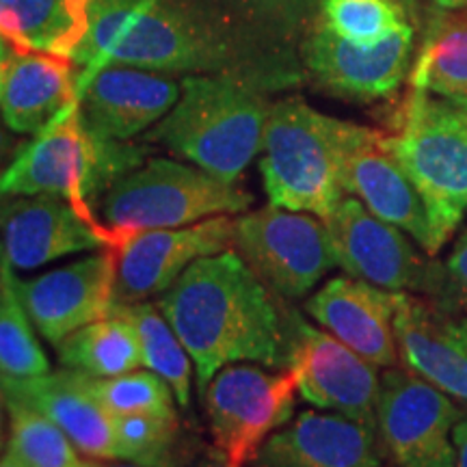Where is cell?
Listing matches in <instances>:
<instances>
[{
	"label": "cell",
	"mask_w": 467,
	"mask_h": 467,
	"mask_svg": "<svg viewBox=\"0 0 467 467\" xmlns=\"http://www.w3.org/2000/svg\"><path fill=\"white\" fill-rule=\"evenodd\" d=\"M76 87L109 63L162 74L234 76L266 93L306 80L296 46L265 42L197 0H91Z\"/></svg>",
	"instance_id": "cell-1"
},
{
	"label": "cell",
	"mask_w": 467,
	"mask_h": 467,
	"mask_svg": "<svg viewBox=\"0 0 467 467\" xmlns=\"http://www.w3.org/2000/svg\"><path fill=\"white\" fill-rule=\"evenodd\" d=\"M156 303L189 350L200 389L230 364L285 368L282 299L234 249L192 262Z\"/></svg>",
	"instance_id": "cell-2"
},
{
	"label": "cell",
	"mask_w": 467,
	"mask_h": 467,
	"mask_svg": "<svg viewBox=\"0 0 467 467\" xmlns=\"http://www.w3.org/2000/svg\"><path fill=\"white\" fill-rule=\"evenodd\" d=\"M271 93L234 76H184L173 109L145 134L203 171L236 182L262 151Z\"/></svg>",
	"instance_id": "cell-3"
},
{
	"label": "cell",
	"mask_w": 467,
	"mask_h": 467,
	"mask_svg": "<svg viewBox=\"0 0 467 467\" xmlns=\"http://www.w3.org/2000/svg\"><path fill=\"white\" fill-rule=\"evenodd\" d=\"M383 143L416 186L440 254L467 213V109L409 87Z\"/></svg>",
	"instance_id": "cell-4"
},
{
	"label": "cell",
	"mask_w": 467,
	"mask_h": 467,
	"mask_svg": "<svg viewBox=\"0 0 467 467\" xmlns=\"http://www.w3.org/2000/svg\"><path fill=\"white\" fill-rule=\"evenodd\" d=\"M145 161V145L91 132L76 100L11 159L0 173V195H52L98 214L96 203Z\"/></svg>",
	"instance_id": "cell-5"
},
{
	"label": "cell",
	"mask_w": 467,
	"mask_h": 467,
	"mask_svg": "<svg viewBox=\"0 0 467 467\" xmlns=\"http://www.w3.org/2000/svg\"><path fill=\"white\" fill-rule=\"evenodd\" d=\"M348 121L312 109L303 98L273 102L260 173L273 206L327 219L344 197L340 165Z\"/></svg>",
	"instance_id": "cell-6"
},
{
	"label": "cell",
	"mask_w": 467,
	"mask_h": 467,
	"mask_svg": "<svg viewBox=\"0 0 467 467\" xmlns=\"http://www.w3.org/2000/svg\"><path fill=\"white\" fill-rule=\"evenodd\" d=\"M254 203L243 186L225 182L191 162L148 159L110 189L100 219L113 234V247L132 234L173 230L221 214H243Z\"/></svg>",
	"instance_id": "cell-7"
},
{
	"label": "cell",
	"mask_w": 467,
	"mask_h": 467,
	"mask_svg": "<svg viewBox=\"0 0 467 467\" xmlns=\"http://www.w3.org/2000/svg\"><path fill=\"white\" fill-rule=\"evenodd\" d=\"M344 273L389 292H413L459 303L448 268L413 247L399 227L385 223L355 197L344 195L323 219Z\"/></svg>",
	"instance_id": "cell-8"
},
{
	"label": "cell",
	"mask_w": 467,
	"mask_h": 467,
	"mask_svg": "<svg viewBox=\"0 0 467 467\" xmlns=\"http://www.w3.org/2000/svg\"><path fill=\"white\" fill-rule=\"evenodd\" d=\"M232 249L284 301L309 295L337 266L323 219L273 203L238 214Z\"/></svg>",
	"instance_id": "cell-9"
},
{
	"label": "cell",
	"mask_w": 467,
	"mask_h": 467,
	"mask_svg": "<svg viewBox=\"0 0 467 467\" xmlns=\"http://www.w3.org/2000/svg\"><path fill=\"white\" fill-rule=\"evenodd\" d=\"M202 392L214 448L227 463L244 467L268 435L290 422L299 388L290 368L271 372L241 361L221 368Z\"/></svg>",
	"instance_id": "cell-10"
},
{
	"label": "cell",
	"mask_w": 467,
	"mask_h": 467,
	"mask_svg": "<svg viewBox=\"0 0 467 467\" xmlns=\"http://www.w3.org/2000/svg\"><path fill=\"white\" fill-rule=\"evenodd\" d=\"M284 303V299H282ZM285 368L296 377L299 394L320 411H334L377 426L381 377L377 366L325 331L285 309Z\"/></svg>",
	"instance_id": "cell-11"
},
{
	"label": "cell",
	"mask_w": 467,
	"mask_h": 467,
	"mask_svg": "<svg viewBox=\"0 0 467 467\" xmlns=\"http://www.w3.org/2000/svg\"><path fill=\"white\" fill-rule=\"evenodd\" d=\"M463 411L407 368H388L377 400L383 454L399 467H454L452 429Z\"/></svg>",
	"instance_id": "cell-12"
},
{
	"label": "cell",
	"mask_w": 467,
	"mask_h": 467,
	"mask_svg": "<svg viewBox=\"0 0 467 467\" xmlns=\"http://www.w3.org/2000/svg\"><path fill=\"white\" fill-rule=\"evenodd\" d=\"M413 26L377 46H358L314 20L299 44L306 78L329 96L375 102L394 96L411 69Z\"/></svg>",
	"instance_id": "cell-13"
},
{
	"label": "cell",
	"mask_w": 467,
	"mask_h": 467,
	"mask_svg": "<svg viewBox=\"0 0 467 467\" xmlns=\"http://www.w3.org/2000/svg\"><path fill=\"white\" fill-rule=\"evenodd\" d=\"M113 234L98 214L52 195H0V260L35 271L67 255L110 249Z\"/></svg>",
	"instance_id": "cell-14"
},
{
	"label": "cell",
	"mask_w": 467,
	"mask_h": 467,
	"mask_svg": "<svg viewBox=\"0 0 467 467\" xmlns=\"http://www.w3.org/2000/svg\"><path fill=\"white\" fill-rule=\"evenodd\" d=\"M236 217L132 234L113 249L117 255L115 303H139L171 288L192 262L234 247Z\"/></svg>",
	"instance_id": "cell-15"
},
{
	"label": "cell",
	"mask_w": 467,
	"mask_h": 467,
	"mask_svg": "<svg viewBox=\"0 0 467 467\" xmlns=\"http://www.w3.org/2000/svg\"><path fill=\"white\" fill-rule=\"evenodd\" d=\"M115 282V251L98 249L33 279L16 277V288L37 334L57 347L80 327L110 317Z\"/></svg>",
	"instance_id": "cell-16"
},
{
	"label": "cell",
	"mask_w": 467,
	"mask_h": 467,
	"mask_svg": "<svg viewBox=\"0 0 467 467\" xmlns=\"http://www.w3.org/2000/svg\"><path fill=\"white\" fill-rule=\"evenodd\" d=\"M394 334L407 370L467 405V317L459 303L396 292Z\"/></svg>",
	"instance_id": "cell-17"
},
{
	"label": "cell",
	"mask_w": 467,
	"mask_h": 467,
	"mask_svg": "<svg viewBox=\"0 0 467 467\" xmlns=\"http://www.w3.org/2000/svg\"><path fill=\"white\" fill-rule=\"evenodd\" d=\"M344 195L355 197L385 223L413 236L429 255H435L429 214L416 186L383 143V130L350 124L340 165Z\"/></svg>",
	"instance_id": "cell-18"
},
{
	"label": "cell",
	"mask_w": 467,
	"mask_h": 467,
	"mask_svg": "<svg viewBox=\"0 0 467 467\" xmlns=\"http://www.w3.org/2000/svg\"><path fill=\"white\" fill-rule=\"evenodd\" d=\"M180 98L171 74L109 63L78 83V109L98 137L132 141L165 117Z\"/></svg>",
	"instance_id": "cell-19"
},
{
	"label": "cell",
	"mask_w": 467,
	"mask_h": 467,
	"mask_svg": "<svg viewBox=\"0 0 467 467\" xmlns=\"http://www.w3.org/2000/svg\"><path fill=\"white\" fill-rule=\"evenodd\" d=\"M375 424L334 411H301L268 435L251 467H381Z\"/></svg>",
	"instance_id": "cell-20"
},
{
	"label": "cell",
	"mask_w": 467,
	"mask_h": 467,
	"mask_svg": "<svg viewBox=\"0 0 467 467\" xmlns=\"http://www.w3.org/2000/svg\"><path fill=\"white\" fill-rule=\"evenodd\" d=\"M74 58L0 39V119L16 134H37L78 100Z\"/></svg>",
	"instance_id": "cell-21"
},
{
	"label": "cell",
	"mask_w": 467,
	"mask_h": 467,
	"mask_svg": "<svg viewBox=\"0 0 467 467\" xmlns=\"http://www.w3.org/2000/svg\"><path fill=\"white\" fill-rule=\"evenodd\" d=\"M306 312L372 366H399L394 334L396 292L340 275L309 296Z\"/></svg>",
	"instance_id": "cell-22"
},
{
	"label": "cell",
	"mask_w": 467,
	"mask_h": 467,
	"mask_svg": "<svg viewBox=\"0 0 467 467\" xmlns=\"http://www.w3.org/2000/svg\"><path fill=\"white\" fill-rule=\"evenodd\" d=\"M0 383L5 396L25 400L48 416L80 454L98 461H115L113 418L93 396L83 372L63 368L20 381L0 377Z\"/></svg>",
	"instance_id": "cell-23"
},
{
	"label": "cell",
	"mask_w": 467,
	"mask_h": 467,
	"mask_svg": "<svg viewBox=\"0 0 467 467\" xmlns=\"http://www.w3.org/2000/svg\"><path fill=\"white\" fill-rule=\"evenodd\" d=\"M91 0H0V39L74 58L89 31Z\"/></svg>",
	"instance_id": "cell-24"
},
{
	"label": "cell",
	"mask_w": 467,
	"mask_h": 467,
	"mask_svg": "<svg viewBox=\"0 0 467 467\" xmlns=\"http://www.w3.org/2000/svg\"><path fill=\"white\" fill-rule=\"evenodd\" d=\"M409 87L459 100L467 96V11L426 14L422 42L409 69Z\"/></svg>",
	"instance_id": "cell-25"
},
{
	"label": "cell",
	"mask_w": 467,
	"mask_h": 467,
	"mask_svg": "<svg viewBox=\"0 0 467 467\" xmlns=\"http://www.w3.org/2000/svg\"><path fill=\"white\" fill-rule=\"evenodd\" d=\"M55 350L63 368L96 379L117 377L143 368L141 347L132 325L113 312L63 337Z\"/></svg>",
	"instance_id": "cell-26"
},
{
	"label": "cell",
	"mask_w": 467,
	"mask_h": 467,
	"mask_svg": "<svg viewBox=\"0 0 467 467\" xmlns=\"http://www.w3.org/2000/svg\"><path fill=\"white\" fill-rule=\"evenodd\" d=\"M113 314L132 325L141 347L143 366L171 385L180 407H189L195 364L171 323L161 312L159 303H115Z\"/></svg>",
	"instance_id": "cell-27"
},
{
	"label": "cell",
	"mask_w": 467,
	"mask_h": 467,
	"mask_svg": "<svg viewBox=\"0 0 467 467\" xmlns=\"http://www.w3.org/2000/svg\"><path fill=\"white\" fill-rule=\"evenodd\" d=\"M241 31L265 42L296 46L317 20L320 0H197Z\"/></svg>",
	"instance_id": "cell-28"
},
{
	"label": "cell",
	"mask_w": 467,
	"mask_h": 467,
	"mask_svg": "<svg viewBox=\"0 0 467 467\" xmlns=\"http://www.w3.org/2000/svg\"><path fill=\"white\" fill-rule=\"evenodd\" d=\"M50 372L37 329L16 288V271L0 260V377L33 379Z\"/></svg>",
	"instance_id": "cell-29"
},
{
	"label": "cell",
	"mask_w": 467,
	"mask_h": 467,
	"mask_svg": "<svg viewBox=\"0 0 467 467\" xmlns=\"http://www.w3.org/2000/svg\"><path fill=\"white\" fill-rule=\"evenodd\" d=\"M7 399V451L25 467H76L83 461L69 437L25 400Z\"/></svg>",
	"instance_id": "cell-30"
},
{
	"label": "cell",
	"mask_w": 467,
	"mask_h": 467,
	"mask_svg": "<svg viewBox=\"0 0 467 467\" xmlns=\"http://www.w3.org/2000/svg\"><path fill=\"white\" fill-rule=\"evenodd\" d=\"M317 17L358 46H377L411 26L400 0H320Z\"/></svg>",
	"instance_id": "cell-31"
},
{
	"label": "cell",
	"mask_w": 467,
	"mask_h": 467,
	"mask_svg": "<svg viewBox=\"0 0 467 467\" xmlns=\"http://www.w3.org/2000/svg\"><path fill=\"white\" fill-rule=\"evenodd\" d=\"M87 385L110 418L117 416H173L175 394L165 379L151 370H132L124 375L96 379L87 377Z\"/></svg>",
	"instance_id": "cell-32"
},
{
	"label": "cell",
	"mask_w": 467,
	"mask_h": 467,
	"mask_svg": "<svg viewBox=\"0 0 467 467\" xmlns=\"http://www.w3.org/2000/svg\"><path fill=\"white\" fill-rule=\"evenodd\" d=\"M115 461L139 467H171L178 446V413L173 416L113 418Z\"/></svg>",
	"instance_id": "cell-33"
},
{
	"label": "cell",
	"mask_w": 467,
	"mask_h": 467,
	"mask_svg": "<svg viewBox=\"0 0 467 467\" xmlns=\"http://www.w3.org/2000/svg\"><path fill=\"white\" fill-rule=\"evenodd\" d=\"M446 268L448 275H451L454 296H457L459 306L467 312V230L454 243L451 255H448Z\"/></svg>",
	"instance_id": "cell-34"
},
{
	"label": "cell",
	"mask_w": 467,
	"mask_h": 467,
	"mask_svg": "<svg viewBox=\"0 0 467 467\" xmlns=\"http://www.w3.org/2000/svg\"><path fill=\"white\" fill-rule=\"evenodd\" d=\"M454 467H467V418L459 420L452 429Z\"/></svg>",
	"instance_id": "cell-35"
},
{
	"label": "cell",
	"mask_w": 467,
	"mask_h": 467,
	"mask_svg": "<svg viewBox=\"0 0 467 467\" xmlns=\"http://www.w3.org/2000/svg\"><path fill=\"white\" fill-rule=\"evenodd\" d=\"M7 418V399H5L3 383H0V454H3L5 446H7V431H5V420Z\"/></svg>",
	"instance_id": "cell-36"
},
{
	"label": "cell",
	"mask_w": 467,
	"mask_h": 467,
	"mask_svg": "<svg viewBox=\"0 0 467 467\" xmlns=\"http://www.w3.org/2000/svg\"><path fill=\"white\" fill-rule=\"evenodd\" d=\"M192 467H238V465H232V463H227V461L221 457L219 452H210V454H206V457L203 459H200L197 461L195 465Z\"/></svg>",
	"instance_id": "cell-37"
},
{
	"label": "cell",
	"mask_w": 467,
	"mask_h": 467,
	"mask_svg": "<svg viewBox=\"0 0 467 467\" xmlns=\"http://www.w3.org/2000/svg\"><path fill=\"white\" fill-rule=\"evenodd\" d=\"M433 7L446 11H467V0H431Z\"/></svg>",
	"instance_id": "cell-38"
},
{
	"label": "cell",
	"mask_w": 467,
	"mask_h": 467,
	"mask_svg": "<svg viewBox=\"0 0 467 467\" xmlns=\"http://www.w3.org/2000/svg\"><path fill=\"white\" fill-rule=\"evenodd\" d=\"M0 467H25V465H22L9 451H5L0 454Z\"/></svg>",
	"instance_id": "cell-39"
},
{
	"label": "cell",
	"mask_w": 467,
	"mask_h": 467,
	"mask_svg": "<svg viewBox=\"0 0 467 467\" xmlns=\"http://www.w3.org/2000/svg\"><path fill=\"white\" fill-rule=\"evenodd\" d=\"M402 5H405V9L409 11V16H416L418 11H420V3H422V0H400Z\"/></svg>",
	"instance_id": "cell-40"
},
{
	"label": "cell",
	"mask_w": 467,
	"mask_h": 467,
	"mask_svg": "<svg viewBox=\"0 0 467 467\" xmlns=\"http://www.w3.org/2000/svg\"><path fill=\"white\" fill-rule=\"evenodd\" d=\"M451 102H454V104H459V107L467 109V96H465V98H459V100H451Z\"/></svg>",
	"instance_id": "cell-41"
},
{
	"label": "cell",
	"mask_w": 467,
	"mask_h": 467,
	"mask_svg": "<svg viewBox=\"0 0 467 467\" xmlns=\"http://www.w3.org/2000/svg\"><path fill=\"white\" fill-rule=\"evenodd\" d=\"M91 467H139V465H130V463H128V465H93L91 463Z\"/></svg>",
	"instance_id": "cell-42"
},
{
	"label": "cell",
	"mask_w": 467,
	"mask_h": 467,
	"mask_svg": "<svg viewBox=\"0 0 467 467\" xmlns=\"http://www.w3.org/2000/svg\"><path fill=\"white\" fill-rule=\"evenodd\" d=\"M3 121V119H0ZM0 150H3V130H0Z\"/></svg>",
	"instance_id": "cell-43"
},
{
	"label": "cell",
	"mask_w": 467,
	"mask_h": 467,
	"mask_svg": "<svg viewBox=\"0 0 467 467\" xmlns=\"http://www.w3.org/2000/svg\"><path fill=\"white\" fill-rule=\"evenodd\" d=\"M76 467H91V463H80V465H76Z\"/></svg>",
	"instance_id": "cell-44"
},
{
	"label": "cell",
	"mask_w": 467,
	"mask_h": 467,
	"mask_svg": "<svg viewBox=\"0 0 467 467\" xmlns=\"http://www.w3.org/2000/svg\"><path fill=\"white\" fill-rule=\"evenodd\" d=\"M385 467H399V465H385Z\"/></svg>",
	"instance_id": "cell-45"
}]
</instances>
